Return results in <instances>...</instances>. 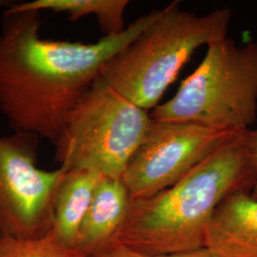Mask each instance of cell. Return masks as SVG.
Returning <instances> with one entry per match:
<instances>
[{
    "instance_id": "cell-1",
    "label": "cell",
    "mask_w": 257,
    "mask_h": 257,
    "mask_svg": "<svg viewBox=\"0 0 257 257\" xmlns=\"http://www.w3.org/2000/svg\"><path fill=\"white\" fill-rule=\"evenodd\" d=\"M160 11L94 43L43 39L40 12L5 11L0 28V111L10 127L55 144L104 66L131 45Z\"/></svg>"
},
{
    "instance_id": "cell-2",
    "label": "cell",
    "mask_w": 257,
    "mask_h": 257,
    "mask_svg": "<svg viewBox=\"0 0 257 257\" xmlns=\"http://www.w3.org/2000/svg\"><path fill=\"white\" fill-rule=\"evenodd\" d=\"M256 177L253 136L248 128L172 187L146 199L133 200L113 243L149 255L204 248L218 206L230 194L251 193Z\"/></svg>"
},
{
    "instance_id": "cell-3",
    "label": "cell",
    "mask_w": 257,
    "mask_h": 257,
    "mask_svg": "<svg viewBox=\"0 0 257 257\" xmlns=\"http://www.w3.org/2000/svg\"><path fill=\"white\" fill-rule=\"evenodd\" d=\"M231 11L204 16L180 8L175 1L125 50L104 66L97 81L143 110L155 109L191 55L227 37Z\"/></svg>"
},
{
    "instance_id": "cell-4",
    "label": "cell",
    "mask_w": 257,
    "mask_h": 257,
    "mask_svg": "<svg viewBox=\"0 0 257 257\" xmlns=\"http://www.w3.org/2000/svg\"><path fill=\"white\" fill-rule=\"evenodd\" d=\"M256 115L257 41L238 46L226 37L208 46L196 70L151 117L241 132Z\"/></svg>"
},
{
    "instance_id": "cell-5",
    "label": "cell",
    "mask_w": 257,
    "mask_h": 257,
    "mask_svg": "<svg viewBox=\"0 0 257 257\" xmlns=\"http://www.w3.org/2000/svg\"><path fill=\"white\" fill-rule=\"evenodd\" d=\"M151 123L147 110L95 80L56 139L55 160L66 172L83 170L122 179Z\"/></svg>"
},
{
    "instance_id": "cell-6",
    "label": "cell",
    "mask_w": 257,
    "mask_h": 257,
    "mask_svg": "<svg viewBox=\"0 0 257 257\" xmlns=\"http://www.w3.org/2000/svg\"><path fill=\"white\" fill-rule=\"evenodd\" d=\"M39 138L0 137V234L37 237L53 230L55 197L66 171L37 165Z\"/></svg>"
},
{
    "instance_id": "cell-7",
    "label": "cell",
    "mask_w": 257,
    "mask_h": 257,
    "mask_svg": "<svg viewBox=\"0 0 257 257\" xmlns=\"http://www.w3.org/2000/svg\"><path fill=\"white\" fill-rule=\"evenodd\" d=\"M238 133L152 118L122 181L133 200L152 197L178 182Z\"/></svg>"
},
{
    "instance_id": "cell-8",
    "label": "cell",
    "mask_w": 257,
    "mask_h": 257,
    "mask_svg": "<svg viewBox=\"0 0 257 257\" xmlns=\"http://www.w3.org/2000/svg\"><path fill=\"white\" fill-rule=\"evenodd\" d=\"M204 247L215 257H257V199L250 193L230 194L221 203Z\"/></svg>"
},
{
    "instance_id": "cell-9",
    "label": "cell",
    "mask_w": 257,
    "mask_h": 257,
    "mask_svg": "<svg viewBox=\"0 0 257 257\" xmlns=\"http://www.w3.org/2000/svg\"><path fill=\"white\" fill-rule=\"evenodd\" d=\"M133 198L122 179L102 177L77 235L75 249L92 257L113 243Z\"/></svg>"
},
{
    "instance_id": "cell-10",
    "label": "cell",
    "mask_w": 257,
    "mask_h": 257,
    "mask_svg": "<svg viewBox=\"0 0 257 257\" xmlns=\"http://www.w3.org/2000/svg\"><path fill=\"white\" fill-rule=\"evenodd\" d=\"M103 177L90 171L66 172L55 197L52 231L70 248L75 243L96 187Z\"/></svg>"
},
{
    "instance_id": "cell-11",
    "label": "cell",
    "mask_w": 257,
    "mask_h": 257,
    "mask_svg": "<svg viewBox=\"0 0 257 257\" xmlns=\"http://www.w3.org/2000/svg\"><path fill=\"white\" fill-rule=\"evenodd\" d=\"M128 3V0H34L14 4L9 10L64 13L72 21L92 15L97 19L105 36H113L122 33L127 27L124 15Z\"/></svg>"
},
{
    "instance_id": "cell-12",
    "label": "cell",
    "mask_w": 257,
    "mask_h": 257,
    "mask_svg": "<svg viewBox=\"0 0 257 257\" xmlns=\"http://www.w3.org/2000/svg\"><path fill=\"white\" fill-rule=\"evenodd\" d=\"M0 257H85L70 248L53 231L37 237H16L0 234Z\"/></svg>"
},
{
    "instance_id": "cell-13",
    "label": "cell",
    "mask_w": 257,
    "mask_h": 257,
    "mask_svg": "<svg viewBox=\"0 0 257 257\" xmlns=\"http://www.w3.org/2000/svg\"><path fill=\"white\" fill-rule=\"evenodd\" d=\"M92 257H215L207 248H198L190 251L162 254V255H149L127 248L118 243H112L109 247L104 248L100 252Z\"/></svg>"
},
{
    "instance_id": "cell-14",
    "label": "cell",
    "mask_w": 257,
    "mask_h": 257,
    "mask_svg": "<svg viewBox=\"0 0 257 257\" xmlns=\"http://www.w3.org/2000/svg\"><path fill=\"white\" fill-rule=\"evenodd\" d=\"M252 136H253V147H254V154H255V158H256V167H257V128L255 131H252ZM251 196L253 198L257 199V177L256 181L254 184V187L251 191Z\"/></svg>"
}]
</instances>
